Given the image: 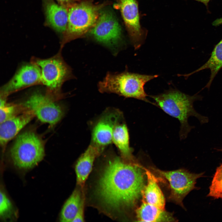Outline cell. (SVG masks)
Wrapping results in <instances>:
<instances>
[{
	"label": "cell",
	"mask_w": 222,
	"mask_h": 222,
	"mask_svg": "<svg viewBox=\"0 0 222 222\" xmlns=\"http://www.w3.org/2000/svg\"><path fill=\"white\" fill-rule=\"evenodd\" d=\"M146 177L144 167L136 162H127L117 156L108 160L95 191L104 212L113 217L114 214L116 217L133 207L142 197Z\"/></svg>",
	"instance_id": "1"
},
{
	"label": "cell",
	"mask_w": 222,
	"mask_h": 222,
	"mask_svg": "<svg viewBox=\"0 0 222 222\" xmlns=\"http://www.w3.org/2000/svg\"><path fill=\"white\" fill-rule=\"evenodd\" d=\"M150 96L155 101L154 105L179 121L181 139H185L191 130L194 127L188 124V119L190 117H196L201 124L207 123L209 121L208 117L198 113L194 108V102L201 100L203 98L197 93L190 96L177 90H171Z\"/></svg>",
	"instance_id": "2"
},
{
	"label": "cell",
	"mask_w": 222,
	"mask_h": 222,
	"mask_svg": "<svg viewBox=\"0 0 222 222\" xmlns=\"http://www.w3.org/2000/svg\"><path fill=\"white\" fill-rule=\"evenodd\" d=\"M157 75L140 74L125 72L108 73L98 84L102 92L113 93L125 97H131L152 103L149 101L144 89L145 84Z\"/></svg>",
	"instance_id": "3"
},
{
	"label": "cell",
	"mask_w": 222,
	"mask_h": 222,
	"mask_svg": "<svg viewBox=\"0 0 222 222\" xmlns=\"http://www.w3.org/2000/svg\"><path fill=\"white\" fill-rule=\"evenodd\" d=\"M109 3L95 4L93 0H84L68 7V25L63 43L81 37L89 32L96 23L100 11Z\"/></svg>",
	"instance_id": "4"
},
{
	"label": "cell",
	"mask_w": 222,
	"mask_h": 222,
	"mask_svg": "<svg viewBox=\"0 0 222 222\" xmlns=\"http://www.w3.org/2000/svg\"><path fill=\"white\" fill-rule=\"evenodd\" d=\"M44 155L43 141L36 133L31 131L18 135L10 150L14 165L23 170L34 167L43 159Z\"/></svg>",
	"instance_id": "5"
},
{
	"label": "cell",
	"mask_w": 222,
	"mask_h": 222,
	"mask_svg": "<svg viewBox=\"0 0 222 222\" xmlns=\"http://www.w3.org/2000/svg\"><path fill=\"white\" fill-rule=\"evenodd\" d=\"M152 169L167 180L170 190L169 199L184 208L183 200L192 190L195 189L197 179L203 176V173H195L183 169L171 171Z\"/></svg>",
	"instance_id": "6"
},
{
	"label": "cell",
	"mask_w": 222,
	"mask_h": 222,
	"mask_svg": "<svg viewBox=\"0 0 222 222\" xmlns=\"http://www.w3.org/2000/svg\"><path fill=\"white\" fill-rule=\"evenodd\" d=\"M32 63L40 70L41 83L51 92L59 91L64 82L72 76L71 69L60 56L35 59Z\"/></svg>",
	"instance_id": "7"
},
{
	"label": "cell",
	"mask_w": 222,
	"mask_h": 222,
	"mask_svg": "<svg viewBox=\"0 0 222 222\" xmlns=\"http://www.w3.org/2000/svg\"><path fill=\"white\" fill-rule=\"evenodd\" d=\"M25 110L31 112L40 121L53 126L61 119L63 109L48 96L39 92H35L22 104Z\"/></svg>",
	"instance_id": "8"
},
{
	"label": "cell",
	"mask_w": 222,
	"mask_h": 222,
	"mask_svg": "<svg viewBox=\"0 0 222 222\" xmlns=\"http://www.w3.org/2000/svg\"><path fill=\"white\" fill-rule=\"evenodd\" d=\"M130 41L135 49L143 43L147 32L140 25L137 0H116Z\"/></svg>",
	"instance_id": "9"
},
{
	"label": "cell",
	"mask_w": 222,
	"mask_h": 222,
	"mask_svg": "<svg viewBox=\"0 0 222 222\" xmlns=\"http://www.w3.org/2000/svg\"><path fill=\"white\" fill-rule=\"evenodd\" d=\"M89 32L97 41L110 47L116 46L121 38V27L113 14L108 10L100 11Z\"/></svg>",
	"instance_id": "10"
},
{
	"label": "cell",
	"mask_w": 222,
	"mask_h": 222,
	"mask_svg": "<svg viewBox=\"0 0 222 222\" xmlns=\"http://www.w3.org/2000/svg\"><path fill=\"white\" fill-rule=\"evenodd\" d=\"M123 118L122 113L118 109H110L105 111L93 126L91 144L103 151L112 142L114 129Z\"/></svg>",
	"instance_id": "11"
},
{
	"label": "cell",
	"mask_w": 222,
	"mask_h": 222,
	"mask_svg": "<svg viewBox=\"0 0 222 222\" xmlns=\"http://www.w3.org/2000/svg\"><path fill=\"white\" fill-rule=\"evenodd\" d=\"M41 83L40 70L32 63L22 66L3 88L4 94H8L25 87Z\"/></svg>",
	"instance_id": "12"
},
{
	"label": "cell",
	"mask_w": 222,
	"mask_h": 222,
	"mask_svg": "<svg viewBox=\"0 0 222 222\" xmlns=\"http://www.w3.org/2000/svg\"><path fill=\"white\" fill-rule=\"evenodd\" d=\"M46 23L56 32L64 33L68 25V8L53 0H43Z\"/></svg>",
	"instance_id": "13"
},
{
	"label": "cell",
	"mask_w": 222,
	"mask_h": 222,
	"mask_svg": "<svg viewBox=\"0 0 222 222\" xmlns=\"http://www.w3.org/2000/svg\"><path fill=\"white\" fill-rule=\"evenodd\" d=\"M35 115L31 111L25 110L20 114H17L0 123V143L2 147L13 138L33 118Z\"/></svg>",
	"instance_id": "14"
},
{
	"label": "cell",
	"mask_w": 222,
	"mask_h": 222,
	"mask_svg": "<svg viewBox=\"0 0 222 222\" xmlns=\"http://www.w3.org/2000/svg\"><path fill=\"white\" fill-rule=\"evenodd\" d=\"M102 151L91 143L77 160L75 166L76 184L82 191L92 171L94 160Z\"/></svg>",
	"instance_id": "15"
},
{
	"label": "cell",
	"mask_w": 222,
	"mask_h": 222,
	"mask_svg": "<svg viewBox=\"0 0 222 222\" xmlns=\"http://www.w3.org/2000/svg\"><path fill=\"white\" fill-rule=\"evenodd\" d=\"M136 211L137 221L141 222H172L175 221L172 214L142 200Z\"/></svg>",
	"instance_id": "16"
},
{
	"label": "cell",
	"mask_w": 222,
	"mask_h": 222,
	"mask_svg": "<svg viewBox=\"0 0 222 222\" xmlns=\"http://www.w3.org/2000/svg\"><path fill=\"white\" fill-rule=\"evenodd\" d=\"M146 176V183L142 194V200L145 202L164 209L165 199L154 175L144 168Z\"/></svg>",
	"instance_id": "17"
},
{
	"label": "cell",
	"mask_w": 222,
	"mask_h": 222,
	"mask_svg": "<svg viewBox=\"0 0 222 222\" xmlns=\"http://www.w3.org/2000/svg\"><path fill=\"white\" fill-rule=\"evenodd\" d=\"M121 122L114 129L112 142L118 148L123 159L128 162H135L136 161L132 154L133 149L130 146L128 128L125 123Z\"/></svg>",
	"instance_id": "18"
},
{
	"label": "cell",
	"mask_w": 222,
	"mask_h": 222,
	"mask_svg": "<svg viewBox=\"0 0 222 222\" xmlns=\"http://www.w3.org/2000/svg\"><path fill=\"white\" fill-rule=\"evenodd\" d=\"M222 68V39L214 47L209 59L202 66L190 73L183 75L187 77L199 71L209 69L211 72L209 80L204 88L209 89L212 81Z\"/></svg>",
	"instance_id": "19"
},
{
	"label": "cell",
	"mask_w": 222,
	"mask_h": 222,
	"mask_svg": "<svg viewBox=\"0 0 222 222\" xmlns=\"http://www.w3.org/2000/svg\"><path fill=\"white\" fill-rule=\"evenodd\" d=\"M84 191L76 188L64 204L60 213V221L73 222L80 208Z\"/></svg>",
	"instance_id": "20"
},
{
	"label": "cell",
	"mask_w": 222,
	"mask_h": 222,
	"mask_svg": "<svg viewBox=\"0 0 222 222\" xmlns=\"http://www.w3.org/2000/svg\"><path fill=\"white\" fill-rule=\"evenodd\" d=\"M208 196L217 199L222 198V164L216 170Z\"/></svg>",
	"instance_id": "21"
},
{
	"label": "cell",
	"mask_w": 222,
	"mask_h": 222,
	"mask_svg": "<svg viewBox=\"0 0 222 222\" xmlns=\"http://www.w3.org/2000/svg\"><path fill=\"white\" fill-rule=\"evenodd\" d=\"M18 107L15 105L8 104L3 98H1L0 105V123L16 115Z\"/></svg>",
	"instance_id": "22"
},
{
	"label": "cell",
	"mask_w": 222,
	"mask_h": 222,
	"mask_svg": "<svg viewBox=\"0 0 222 222\" xmlns=\"http://www.w3.org/2000/svg\"><path fill=\"white\" fill-rule=\"evenodd\" d=\"M13 207L10 200L2 190L0 193V216L3 220L10 218L13 213Z\"/></svg>",
	"instance_id": "23"
},
{
	"label": "cell",
	"mask_w": 222,
	"mask_h": 222,
	"mask_svg": "<svg viewBox=\"0 0 222 222\" xmlns=\"http://www.w3.org/2000/svg\"><path fill=\"white\" fill-rule=\"evenodd\" d=\"M84 191L83 192L80 208L73 222H83L84 219V210L85 200Z\"/></svg>",
	"instance_id": "24"
},
{
	"label": "cell",
	"mask_w": 222,
	"mask_h": 222,
	"mask_svg": "<svg viewBox=\"0 0 222 222\" xmlns=\"http://www.w3.org/2000/svg\"><path fill=\"white\" fill-rule=\"evenodd\" d=\"M60 4L65 6L67 7L70 6L79 2L82 0H56Z\"/></svg>",
	"instance_id": "25"
},
{
	"label": "cell",
	"mask_w": 222,
	"mask_h": 222,
	"mask_svg": "<svg viewBox=\"0 0 222 222\" xmlns=\"http://www.w3.org/2000/svg\"><path fill=\"white\" fill-rule=\"evenodd\" d=\"M204 3L207 7L208 6V3L210 0H194Z\"/></svg>",
	"instance_id": "26"
},
{
	"label": "cell",
	"mask_w": 222,
	"mask_h": 222,
	"mask_svg": "<svg viewBox=\"0 0 222 222\" xmlns=\"http://www.w3.org/2000/svg\"><path fill=\"white\" fill-rule=\"evenodd\" d=\"M218 150L219 151L222 152V147L220 149H218Z\"/></svg>",
	"instance_id": "27"
}]
</instances>
